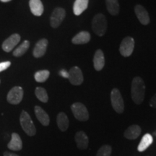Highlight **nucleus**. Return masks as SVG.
Masks as SVG:
<instances>
[{
	"instance_id": "obj_1",
	"label": "nucleus",
	"mask_w": 156,
	"mask_h": 156,
	"mask_svg": "<svg viewBox=\"0 0 156 156\" xmlns=\"http://www.w3.org/2000/svg\"><path fill=\"white\" fill-rule=\"evenodd\" d=\"M145 94V85L143 80L140 77H134L132 83L131 95L134 103L141 104L144 101Z\"/></svg>"
},
{
	"instance_id": "obj_2",
	"label": "nucleus",
	"mask_w": 156,
	"mask_h": 156,
	"mask_svg": "<svg viewBox=\"0 0 156 156\" xmlns=\"http://www.w3.org/2000/svg\"><path fill=\"white\" fill-rule=\"evenodd\" d=\"M20 122L22 129L28 136H34L36 133V126L28 112L23 111L20 117Z\"/></svg>"
},
{
	"instance_id": "obj_3",
	"label": "nucleus",
	"mask_w": 156,
	"mask_h": 156,
	"mask_svg": "<svg viewBox=\"0 0 156 156\" xmlns=\"http://www.w3.org/2000/svg\"><path fill=\"white\" fill-rule=\"evenodd\" d=\"M92 28L94 33L98 36H103L107 29V20L103 14H97L93 17Z\"/></svg>"
},
{
	"instance_id": "obj_4",
	"label": "nucleus",
	"mask_w": 156,
	"mask_h": 156,
	"mask_svg": "<svg viewBox=\"0 0 156 156\" xmlns=\"http://www.w3.org/2000/svg\"><path fill=\"white\" fill-rule=\"evenodd\" d=\"M71 110L73 113L74 116L78 121L86 122L89 119L88 111L85 106L83 103L77 102L73 103L71 106Z\"/></svg>"
},
{
	"instance_id": "obj_5",
	"label": "nucleus",
	"mask_w": 156,
	"mask_h": 156,
	"mask_svg": "<svg viewBox=\"0 0 156 156\" xmlns=\"http://www.w3.org/2000/svg\"><path fill=\"white\" fill-rule=\"evenodd\" d=\"M111 101L114 111L119 114H122L124 110V103L120 91L118 89L114 88L111 93Z\"/></svg>"
},
{
	"instance_id": "obj_6",
	"label": "nucleus",
	"mask_w": 156,
	"mask_h": 156,
	"mask_svg": "<svg viewBox=\"0 0 156 156\" xmlns=\"http://www.w3.org/2000/svg\"><path fill=\"white\" fill-rule=\"evenodd\" d=\"M134 48V40L132 37H126L121 43L119 51L124 57L131 56Z\"/></svg>"
},
{
	"instance_id": "obj_7",
	"label": "nucleus",
	"mask_w": 156,
	"mask_h": 156,
	"mask_svg": "<svg viewBox=\"0 0 156 156\" xmlns=\"http://www.w3.org/2000/svg\"><path fill=\"white\" fill-rule=\"evenodd\" d=\"M66 16V12L62 7H56L54 9L53 12L50 17L51 26L56 28L59 26Z\"/></svg>"
},
{
	"instance_id": "obj_8",
	"label": "nucleus",
	"mask_w": 156,
	"mask_h": 156,
	"mask_svg": "<svg viewBox=\"0 0 156 156\" xmlns=\"http://www.w3.org/2000/svg\"><path fill=\"white\" fill-rule=\"evenodd\" d=\"M23 89L21 87L16 86L12 88L7 94V101L10 104L17 105L19 104L23 100Z\"/></svg>"
},
{
	"instance_id": "obj_9",
	"label": "nucleus",
	"mask_w": 156,
	"mask_h": 156,
	"mask_svg": "<svg viewBox=\"0 0 156 156\" xmlns=\"http://www.w3.org/2000/svg\"><path fill=\"white\" fill-rule=\"evenodd\" d=\"M69 81L74 85H80L83 82V75L81 69L78 67L71 68L69 72Z\"/></svg>"
},
{
	"instance_id": "obj_10",
	"label": "nucleus",
	"mask_w": 156,
	"mask_h": 156,
	"mask_svg": "<svg viewBox=\"0 0 156 156\" xmlns=\"http://www.w3.org/2000/svg\"><path fill=\"white\" fill-rule=\"evenodd\" d=\"M20 41V35L17 34H12L3 42L2 49L6 52H10L19 44Z\"/></svg>"
},
{
	"instance_id": "obj_11",
	"label": "nucleus",
	"mask_w": 156,
	"mask_h": 156,
	"mask_svg": "<svg viewBox=\"0 0 156 156\" xmlns=\"http://www.w3.org/2000/svg\"><path fill=\"white\" fill-rule=\"evenodd\" d=\"M134 12L138 20L142 25H148L150 23V17L147 11L142 5H137L134 7Z\"/></svg>"
},
{
	"instance_id": "obj_12",
	"label": "nucleus",
	"mask_w": 156,
	"mask_h": 156,
	"mask_svg": "<svg viewBox=\"0 0 156 156\" xmlns=\"http://www.w3.org/2000/svg\"><path fill=\"white\" fill-rule=\"evenodd\" d=\"M75 140L77 147L80 150H86L88 147L89 139L87 134L83 131H80L75 134Z\"/></svg>"
},
{
	"instance_id": "obj_13",
	"label": "nucleus",
	"mask_w": 156,
	"mask_h": 156,
	"mask_svg": "<svg viewBox=\"0 0 156 156\" xmlns=\"http://www.w3.org/2000/svg\"><path fill=\"white\" fill-rule=\"evenodd\" d=\"M47 46L48 41L46 38H43L41 40L38 41L36 44V46H35L34 52H33L34 57H42L45 54V53H46V49H47Z\"/></svg>"
},
{
	"instance_id": "obj_14",
	"label": "nucleus",
	"mask_w": 156,
	"mask_h": 156,
	"mask_svg": "<svg viewBox=\"0 0 156 156\" xmlns=\"http://www.w3.org/2000/svg\"><path fill=\"white\" fill-rule=\"evenodd\" d=\"M7 147L9 150L14 151H19L22 150L23 142L18 134L15 133V132L12 134L11 140L7 145Z\"/></svg>"
},
{
	"instance_id": "obj_15",
	"label": "nucleus",
	"mask_w": 156,
	"mask_h": 156,
	"mask_svg": "<svg viewBox=\"0 0 156 156\" xmlns=\"http://www.w3.org/2000/svg\"><path fill=\"white\" fill-rule=\"evenodd\" d=\"M35 114L40 122L44 126H48L50 123V119L47 113L41 107L36 106L34 108Z\"/></svg>"
},
{
	"instance_id": "obj_16",
	"label": "nucleus",
	"mask_w": 156,
	"mask_h": 156,
	"mask_svg": "<svg viewBox=\"0 0 156 156\" xmlns=\"http://www.w3.org/2000/svg\"><path fill=\"white\" fill-rule=\"evenodd\" d=\"M141 128L140 126L134 124L126 129L124 132V136L128 140H135L141 134Z\"/></svg>"
},
{
	"instance_id": "obj_17",
	"label": "nucleus",
	"mask_w": 156,
	"mask_h": 156,
	"mask_svg": "<svg viewBox=\"0 0 156 156\" xmlns=\"http://www.w3.org/2000/svg\"><path fill=\"white\" fill-rule=\"evenodd\" d=\"M93 65L97 71H101L104 67L105 58L103 52L101 49H98L95 52L94 58H93Z\"/></svg>"
},
{
	"instance_id": "obj_18",
	"label": "nucleus",
	"mask_w": 156,
	"mask_h": 156,
	"mask_svg": "<svg viewBox=\"0 0 156 156\" xmlns=\"http://www.w3.org/2000/svg\"><path fill=\"white\" fill-rule=\"evenodd\" d=\"M30 11L35 16H41L44 12V5L41 0H30L29 2Z\"/></svg>"
},
{
	"instance_id": "obj_19",
	"label": "nucleus",
	"mask_w": 156,
	"mask_h": 156,
	"mask_svg": "<svg viewBox=\"0 0 156 156\" xmlns=\"http://www.w3.org/2000/svg\"><path fill=\"white\" fill-rule=\"evenodd\" d=\"M89 0H75L73 5V12L75 15H80L88 7Z\"/></svg>"
},
{
	"instance_id": "obj_20",
	"label": "nucleus",
	"mask_w": 156,
	"mask_h": 156,
	"mask_svg": "<svg viewBox=\"0 0 156 156\" xmlns=\"http://www.w3.org/2000/svg\"><path fill=\"white\" fill-rule=\"evenodd\" d=\"M56 122H57L58 127L62 132L67 131L68 127H69V119L67 115L64 113L61 112L57 115L56 117Z\"/></svg>"
},
{
	"instance_id": "obj_21",
	"label": "nucleus",
	"mask_w": 156,
	"mask_h": 156,
	"mask_svg": "<svg viewBox=\"0 0 156 156\" xmlns=\"http://www.w3.org/2000/svg\"><path fill=\"white\" fill-rule=\"evenodd\" d=\"M90 40V35L87 31H81L73 37L72 42L74 44H85Z\"/></svg>"
},
{
	"instance_id": "obj_22",
	"label": "nucleus",
	"mask_w": 156,
	"mask_h": 156,
	"mask_svg": "<svg viewBox=\"0 0 156 156\" xmlns=\"http://www.w3.org/2000/svg\"><path fill=\"white\" fill-rule=\"evenodd\" d=\"M153 142V137L151 134H145L142 136L141 141L137 147L139 152H144L152 145Z\"/></svg>"
},
{
	"instance_id": "obj_23",
	"label": "nucleus",
	"mask_w": 156,
	"mask_h": 156,
	"mask_svg": "<svg viewBox=\"0 0 156 156\" xmlns=\"http://www.w3.org/2000/svg\"><path fill=\"white\" fill-rule=\"evenodd\" d=\"M106 7L108 12L112 15H116L119 12V4L118 0H106Z\"/></svg>"
},
{
	"instance_id": "obj_24",
	"label": "nucleus",
	"mask_w": 156,
	"mask_h": 156,
	"mask_svg": "<svg viewBox=\"0 0 156 156\" xmlns=\"http://www.w3.org/2000/svg\"><path fill=\"white\" fill-rule=\"evenodd\" d=\"M29 46H30V42L28 41H25L13 51V55L16 57L23 56L28 51Z\"/></svg>"
},
{
	"instance_id": "obj_25",
	"label": "nucleus",
	"mask_w": 156,
	"mask_h": 156,
	"mask_svg": "<svg viewBox=\"0 0 156 156\" xmlns=\"http://www.w3.org/2000/svg\"><path fill=\"white\" fill-rule=\"evenodd\" d=\"M35 93H36L37 98H38L39 101H41L43 103L48 102V96L47 92H46V90L44 88L41 87H36V90H35Z\"/></svg>"
},
{
	"instance_id": "obj_26",
	"label": "nucleus",
	"mask_w": 156,
	"mask_h": 156,
	"mask_svg": "<svg viewBox=\"0 0 156 156\" xmlns=\"http://www.w3.org/2000/svg\"><path fill=\"white\" fill-rule=\"evenodd\" d=\"M50 73L48 70H41L36 73L34 75L35 80L38 83H44L45 81L47 80V79L49 77Z\"/></svg>"
},
{
	"instance_id": "obj_27",
	"label": "nucleus",
	"mask_w": 156,
	"mask_h": 156,
	"mask_svg": "<svg viewBox=\"0 0 156 156\" xmlns=\"http://www.w3.org/2000/svg\"><path fill=\"white\" fill-rule=\"evenodd\" d=\"M112 153V148L110 145H105L99 148L96 156H111Z\"/></svg>"
},
{
	"instance_id": "obj_28",
	"label": "nucleus",
	"mask_w": 156,
	"mask_h": 156,
	"mask_svg": "<svg viewBox=\"0 0 156 156\" xmlns=\"http://www.w3.org/2000/svg\"><path fill=\"white\" fill-rule=\"evenodd\" d=\"M11 62H4L0 63V73L3 72L10 67Z\"/></svg>"
},
{
	"instance_id": "obj_29",
	"label": "nucleus",
	"mask_w": 156,
	"mask_h": 156,
	"mask_svg": "<svg viewBox=\"0 0 156 156\" xmlns=\"http://www.w3.org/2000/svg\"><path fill=\"white\" fill-rule=\"evenodd\" d=\"M150 106L156 108V93L152 97L151 101H150Z\"/></svg>"
},
{
	"instance_id": "obj_30",
	"label": "nucleus",
	"mask_w": 156,
	"mask_h": 156,
	"mask_svg": "<svg viewBox=\"0 0 156 156\" xmlns=\"http://www.w3.org/2000/svg\"><path fill=\"white\" fill-rule=\"evenodd\" d=\"M59 75L64 78H68V77H69V73L66 71L65 69H62L59 72Z\"/></svg>"
},
{
	"instance_id": "obj_31",
	"label": "nucleus",
	"mask_w": 156,
	"mask_h": 156,
	"mask_svg": "<svg viewBox=\"0 0 156 156\" xmlns=\"http://www.w3.org/2000/svg\"><path fill=\"white\" fill-rule=\"evenodd\" d=\"M4 156H19V155H17V154L9 153V152H5V153H4Z\"/></svg>"
},
{
	"instance_id": "obj_32",
	"label": "nucleus",
	"mask_w": 156,
	"mask_h": 156,
	"mask_svg": "<svg viewBox=\"0 0 156 156\" xmlns=\"http://www.w3.org/2000/svg\"><path fill=\"white\" fill-rule=\"evenodd\" d=\"M2 2H10L11 0H0Z\"/></svg>"
}]
</instances>
